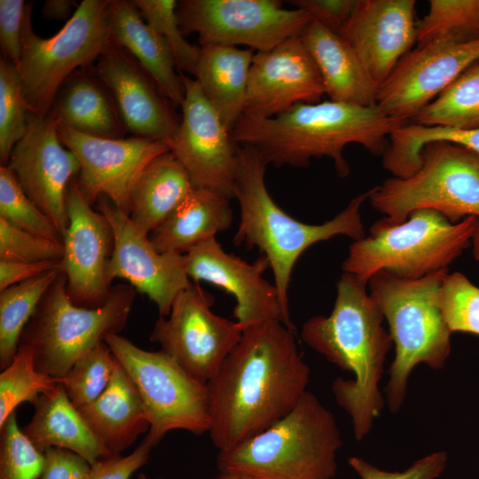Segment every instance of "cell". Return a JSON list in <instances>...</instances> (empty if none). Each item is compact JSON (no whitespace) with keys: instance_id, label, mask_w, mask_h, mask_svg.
<instances>
[{"instance_id":"74e56055","label":"cell","mask_w":479,"mask_h":479,"mask_svg":"<svg viewBox=\"0 0 479 479\" xmlns=\"http://www.w3.org/2000/svg\"><path fill=\"white\" fill-rule=\"evenodd\" d=\"M0 218L19 229L63 244L62 234L27 196L8 166L0 167Z\"/></svg>"},{"instance_id":"9c48e42d","label":"cell","mask_w":479,"mask_h":479,"mask_svg":"<svg viewBox=\"0 0 479 479\" xmlns=\"http://www.w3.org/2000/svg\"><path fill=\"white\" fill-rule=\"evenodd\" d=\"M369 191L372 206L389 224H402L421 208L436 210L452 224L479 217V154L458 144L430 142L412 176L393 177Z\"/></svg>"},{"instance_id":"db71d44e","label":"cell","mask_w":479,"mask_h":479,"mask_svg":"<svg viewBox=\"0 0 479 479\" xmlns=\"http://www.w3.org/2000/svg\"><path fill=\"white\" fill-rule=\"evenodd\" d=\"M137 479H147L146 475L143 473H140L138 475H137Z\"/></svg>"},{"instance_id":"11a10c76","label":"cell","mask_w":479,"mask_h":479,"mask_svg":"<svg viewBox=\"0 0 479 479\" xmlns=\"http://www.w3.org/2000/svg\"><path fill=\"white\" fill-rule=\"evenodd\" d=\"M478 64H479V62H478Z\"/></svg>"},{"instance_id":"6da1fadb","label":"cell","mask_w":479,"mask_h":479,"mask_svg":"<svg viewBox=\"0 0 479 479\" xmlns=\"http://www.w3.org/2000/svg\"><path fill=\"white\" fill-rule=\"evenodd\" d=\"M310 376L293 329L279 321L246 328L207 383L215 447L229 450L284 418L307 392Z\"/></svg>"},{"instance_id":"d6a6232c","label":"cell","mask_w":479,"mask_h":479,"mask_svg":"<svg viewBox=\"0 0 479 479\" xmlns=\"http://www.w3.org/2000/svg\"><path fill=\"white\" fill-rule=\"evenodd\" d=\"M60 269L0 292V367L5 369L19 348L22 332Z\"/></svg>"},{"instance_id":"b9f144b4","label":"cell","mask_w":479,"mask_h":479,"mask_svg":"<svg viewBox=\"0 0 479 479\" xmlns=\"http://www.w3.org/2000/svg\"><path fill=\"white\" fill-rule=\"evenodd\" d=\"M439 307L451 333L479 335V287L462 273L445 276L440 289Z\"/></svg>"},{"instance_id":"44dd1931","label":"cell","mask_w":479,"mask_h":479,"mask_svg":"<svg viewBox=\"0 0 479 479\" xmlns=\"http://www.w3.org/2000/svg\"><path fill=\"white\" fill-rule=\"evenodd\" d=\"M325 94L319 71L300 35L254 54L244 114L271 118L293 106L320 102Z\"/></svg>"},{"instance_id":"60d3db41","label":"cell","mask_w":479,"mask_h":479,"mask_svg":"<svg viewBox=\"0 0 479 479\" xmlns=\"http://www.w3.org/2000/svg\"><path fill=\"white\" fill-rule=\"evenodd\" d=\"M0 479H39L44 454L22 433L12 413L0 427Z\"/></svg>"},{"instance_id":"f35d334b","label":"cell","mask_w":479,"mask_h":479,"mask_svg":"<svg viewBox=\"0 0 479 479\" xmlns=\"http://www.w3.org/2000/svg\"><path fill=\"white\" fill-rule=\"evenodd\" d=\"M29 111L16 66L0 59V162L6 166L15 145L25 135Z\"/></svg>"},{"instance_id":"8992f818","label":"cell","mask_w":479,"mask_h":479,"mask_svg":"<svg viewBox=\"0 0 479 479\" xmlns=\"http://www.w3.org/2000/svg\"><path fill=\"white\" fill-rule=\"evenodd\" d=\"M448 270L418 279H401L381 271L368 281L370 294L387 320L395 345V357L385 387L389 410L398 412L408 379L419 364L444 367L451 351L449 330L439 307V294Z\"/></svg>"},{"instance_id":"d590c367","label":"cell","mask_w":479,"mask_h":479,"mask_svg":"<svg viewBox=\"0 0 479 479\" xmlns=\"http://www.w3.org/2000/svg\"><path fill=\"white\" fill-rule=\"evenodd\" d=\"M118 359L106 342L78 359L59 381L78 409L98 399L108 387Z\"/></svg>"},{"instance_id":"7dc6e473","label":"cell","mask_w":479,"mask_h":479,"mask_svg":"<svg viewBox=\"0 0 479 479\" xmlns=\"http://www.w3.org/2000/svg\"><path fill=\"white\" fill-rule=\"evenodd\" d=\"M43 454L44 464L40 479H88L90 464L78 453L51 447Z\"/></svg>"},{"instance_id":"9a60e30c","label":"cell","mask_w":479,"mask_h":479,"mask_svg":"<svg viewBox=\"0 0 479 479\" xmlns=\"http://www.w3.org/2000/svg\"><path fill=\"white\" fill-rule=\"evenodd\" d=\"M183 79L185 96L182 117L177 136L169 144L170 152L187 172L194 188L234 198L240 145L196 80L185 75Z\"/></svg>"},{"instance_id":"4fadbf2b","label":"cell","mask_w":479,"mask_h":479,"mask_svg":"<svg viewBox=\"0 0 479 479\" xmlns=\"http://www.w3.org/2000/svg\"><path fill=\"white\" fill-rule=\"evenodd\" d=\"M214 299L194 282L155 322L150 341L194 379L208 383L237 345L243 327L212 310Z\"/></svg>"},{"instance_id":"30bf717a","label":"cell","mask_w":479,"mask_h":479,"mask_svg":"<svg viewBox=\"0 0 479 479\" xmlns=\"http://www.w3.org/2000/svg\"><path fill=\"white\" fill-rule=\"evenodd\" d=\"M109 1L83 0L50 38L34 32L32 7L27 4L17 68L29 113L48 114L62 84L78 69L93 66L112 43L106 24Z\"/></svg>"},{"instance_id":"2e32d148","label":"cell","mask_w":479,"mask_h":479,"mask_svg":"<svg viewBox=\"0 0 479 479\" xmlns=\"http://www.w3.org/2000/svg\"><path fill=\"white\" fill-rule=\"evenodd\" d=\"M62 144L78 159L79 189L90 204L104 196L130 216L133 186L144 169L170 151L168 144L132 136L102 138L58 126Z\"/></svg>"},{"instance_id":"5bb4252c","label":"cell","mask_w":479,"mask_h":479,"mask_svg":"<svg viewBox=\"0 0 479 479\" xmlns=\"http://www.w3.org/2000/svg\"><path fill=\"white\" fill-rule=\"evenodd\" d=\"M479 62V38L444 36L418 44L379 86L377 106L406 121L436 99L467 68Z\"/></svg>"},{"instance_id":"ab89813d","label":"cell","mask_w":479,"mask_h":479,"mask_svg":"<svg viewBox=\"0 0 479 479\" xmlns=\"http://www.w3.org/2000/svg\"><path fill=\"white\" fill-rule=\"evenodd\" d=\"M143 20L158 34L171 50L177 68L193 75L200 46L187 42L181 30L176 0H132Z\"/></svg>"},{"instance_id":"c3c4849f","label":"cell","mask_w":479,"mask_h":479,"mask_svg":"<svg viewBox=\"0 0 479 479\" xmlns=\"http://www.w3.org/2000/svg\"><path fill=\"white\" fill-rule=\"evenodd\" d=\"M289 3L339 34L349 19L357 0H293Z\"/></svg>"},{"instance_id":"f1b7e54d","label":"cell","mask_w":479,"mask_h":479,"mask_svg":"<svg viewBox=\"0 0 479 479\" xmlns=\"http://www.w3.org/2000/svg\"><path fill=\"white\" fill-rule=\"evenodd\" d=\"M254 54L251 49L236 46L200 45L193 75L230 132L244 114Z\"/></svg>"},{"instance_id":"277c9868","label":"cell","mask_w":479,"mask_h":479,"mask_svg":"<svg viewBox=\"0 0 479 479\" xmlns=\"http://www.w3.org/2000/svg\"><path fill=\"white\" fill-rule=\"evenodd\" d=\"M239 158L234 198L240 205V220L233 242L237 247H257L263 253L272 271L283 309L290 317L288 287L298 258L313 244L336 235L354 240L365 238L360 208L370 191L353 198L331 220L309 224L287 215L272 200L264 182L268 164L254 147L240 145Z\"/></svg>"},{"instance_id":"d4e9b609","label":"cell","mask_w":479,"mask_h":479,"mask_svg":"<svg viewBox=\"0 0 479 479\" xmlns=\"http://www.w3.org/2000/svg\"><path fill=\"white\" fill-rule=\"evenodd\" d=\"M300 36L317 65L325 94L330 100L360 106H377L379 85L338 33L312 20Z\"/></svg>"},{"instance_id":"4316f807","label":"cell","mask_w":479,"mask_h":479,"mask_svg":"<svg viewBox=\"0 0 479 479\" xmlns=\"http://www.w3.org/2000/svg\"><path fill=\"white\" fill-rule=\"evenodd\" d=\"M78 411L111 455H121L150 428L137 389L119 361L103 394Z\"/></svg>"},{"instance_id":"ac0fdd59","label":"cell","mask_w":479,"mask_h":479,"mask_svg":"<svg viewBox=\"0 0 479 479\" xmlns=\"http://www.w3.org/2000/svg\"><path fill=\"white\" fill-rule=\"evenodd\" d=\"M6 166L64 238L69 223L67 192L79 174L80 163L62 144L58 125L49 114H29L27 130L13 147Z\"/></svg>"},{"instance_id":"e0dca14e","label":"cell","mask_w":479,"mask_h":479,"mask_svg":"<svg viewBox=\"0 0 479 479\" xmlns=\"http://www.w3.org/2000/svg\"><path fill=\"white\" fill-rule=\"evenodd\" d=\"M97 210L106 217L114 233L108 281L111 284L116 278L127 280L155 303L160 317H168L176 298L192 284L185 255L159 252L149 235L106 197L97 200Z\"/></svg>"},{"instance_id":"ffe728a7","label":"cell","mask_w":479,"mask_h":479,"mask_svg":"<svg viewBox=\"0 0 479 479\" xmlns=\"http://www.w3.org/2000/svg\"><path fill=\"white\" fill-rule=\"evenodd\" d=\"M185 255L191 280L217 286L234 296L233 316L245 330L270 321H279L294 330L275 285L263 276L269 267L261 255L254 263L225 252L216 238L204 241Z\"/></svg>"},{"instance_id":"f5cc1de1","label":"cell","mask_w":479,"mask_h":479,"mask_svg":"<svg viewBox=\"0 0 479 479\" xmlns=\"http://www.w3.org/2000/svg\"><path fill=\"white\" fill-rule=\"evenodd\" d=\"M217 479H244V478L238 475H234L218 473Z\"/></svg>"},{"instance_id":"816d5d0a","label":"cell","mask_w":479,"mask_h":479,"mask_svg":"<svg viewBox=\"0 0 479 479\" xmlns=\"http://www.w3.org/2000/svg\"><path fill=\"white\" fill-rule=\"evenodd\" d=\"M472 240H473V253H474V256L479 260V218H478V221H477V224H476V227H475V230L474 232V234H473V237H472Z\"/></svg>"},{"instance_id":"ee69618b","label":"cell","mask_w":479,"mask_h":479,"mask_svg":"<svg viewBox=\"0 0 479 479\" xmlns=\"http://www.w3.org/2000/svg\"><path fill=\"white\" fill-rule=\"evenodd\" d=\"M446 461L447 454L436 452L416 460L404 472H388L358 457L348 460L361 479H435L444 470Z\"/></svg>"},{"instance_id":"4dcf8cb0","label":"cell","mask_w":479,"mask_h":479,"mask_svg":"<svg viewBox=\"0 0 479 479\" xmlns=\"http://www.w3.org/2000/svg\"><path fill=\"white\" fill-rule=\"evenodd\" d=\"M193 188L187 172L171 152L161 154L144 169L133 186L130 217L149 235Z\"/></svg>"},{"instance_id":"8fae6325","label":"cell","mask_w":479,"mask_h":479,"mask_svg":"<svg viewBox=\"0 0 479 479\" xmlns=\"http://www.w3.org/2000/svg\"><path fill=\"white\" fill-rule=\"evenodd\" d=\"M105 342L137 389L150 422L145 437L154 446L171 430L208 432L207 383L192 377L162 350L142 349L119 334H109Z\"/></svg>"},{"instance_id":"8d00e7d4","label":"cell","mask_w":479,"mask_h":479,"mask_svg":"<svg viewBox=\"0 0 479 479\" xmlns=\"http://www.w3.org/2000/svg\"><path fill=\"white\" fill-rule=\"evenodd\" d=\"M452 36L479 38V0H430L428 12L417 22V43Z\"/></svg>"},{"instance_id":"ba28073f","label":"cell","mask_w":479,"mask_h":479,"mask_svg":"<svg viewBox=\"0 0 479 479\" xmlns=\"http://www.w3.org/2000/svg\"><path fill=\"white\" fill-rule=\"evenodd\" d=\"M136 294L131 286L117 284L102 306L80 307L69 299L60 271L24 328L19 348L31 350L39 372L61 379L106 336L123 329Z\"/></svg>"},{"instance_id":"f546056e","label":"cell","mask_w":479,"mask_h":479,"mask_svg":"<svg viewBox=\"0 0 479 479\" xmlns=\"http://www.w3.org/2000/svg\"><path fill=\"white\" fill-rule=\"evenodd\" d=\"M230 200L217 192L193 188L149 234L152 244L161 253L185 255L193 247L216 238L232 224Z\"/></svg>"},{"instance_id":"603a6c76","label":"cell","mask_w":479,"mask_h":479,"mask_svg":"<svg viewBox=\"0 0 479 479\" xmlns=\"http://www.w3.org/2000/svg\"><path fill=\"white\" fill-rule=\"evenodd\" d=\"M414 0H357L339 35L380 86L417 40Z\"/></svg>"},{"instance_id":"7bdbcfd3","label":"cell","mask_w":479,"mask_h":479,"mask_svg":"<svg viewBox=\"0 0 479 479\" xmlns=\"http://www.w3.org/2000/svg\"><path fill=\"white\" fill-rule=\"evenodd\" d=\"M63 244L19 229L0 218V261L61 262Z\"/></svg>"},{"instance_id":"7402d4cb","label":"cell","mask_w":479,"mask_h":479,"mask_svg":"<svg viewBox=\"0 0 479 479\" xmlns=\"http://www.w3.org/2000/svg\"><path fill=\"white\" fill-rule=\"evenodd\" d=\"M92 67L109 89L127 132L169 146L180 121L171 102L145 68L126 50L114 43Z\"/></svg>"},{"instance_id":"f907efd6","label":"cell","mask_w":479,"mask_h":479,"mask_svg":"<svg viewBox=\"0 0 479 479\" xmlns=\"http://www.w3.org/2000/svg\"><path fill=\"white\" fill-rule=\"evenodd\" d=\"M75 5V1L73 0H47L42 12L48 20H63L69 15Z\"/></svg>"},{"instance_id":"f6af8a7d","label":"cell","mask_w":479,"mask_h":479,"mask_svg":"<svg viewBox=\"0 0 479 479\" xmlns=\"http://www.w3.org/2000/svg\"><path fill=\"white\" fill-rule=\"evenodd\" d=\"M27 4L23 0H0V48L2 59L17 67L23 44L22 35Z\"/></svg>"},{"instance_id":"d6986e66","label":"cell","mask_w":479,"mask_h":479,"mask_svg":"<svg viewBox=\"0 0 479 479\" xmlns=\"http://www.w3.org/2000/svg\"><path fill=\"white\" fill-rule=\"evenodd\" d=\"M66 204L69 223L60 264L66 291L74 304L98 308L112 292L106 271L114 248L113 230L106 217L85 200L76 177L69 184Z\"/></svg>"},{"instance_id":"83f0119b","label":"cell","mask_w":479,"mask_h":479,"mask_svg":"<svg viewBox=\"0 0 479 479\" xmlns=\"http://www.w3.org/2000/svg\"><path fill=\"white\" fill-rule=\"evenodd\" d=\"M33 404L32 419L21 431L42 452L51 447L67 449L90 465L112 456L73 404L62 383L42 394Z\"/></svg>"},{"instance_id":"bcb514c9","label":"cell","mask_w":479,"mask_h":479,"mask_svg":"<svg viewBox=\"0 0 479 479\" xmlns=\"http://www.w3.org/2000/svg\"><path fill=\"white\" fill-rule=\"evenodd\" d=\"M154 447L146 437L129 455L104 457L90 465L88 479H130L134 472L144 466Z\"/></svg>"},{"instance_id":"1f68e13d","label":"cell","mask_w":479,"mask_h":479,"mask_svg":"<svg viewBox=\"0 0 479 479\" xmlns=\"http://www.w3.org/2000/svg\"><path fill=\"white\" fill-rule=\"evenodd\" d=\"M447 141L479 154V128L462 130L444 126L406 123L395 130L382 155L383 168L395 177L406 178L420 167V152L430 142Z\"/></svg>"},{"instance_id":"7a4b0ae2","label":"cell","mask_w":479,"mask_h":479,"mask_svg":"<svg viewBox=\"0 0 479 479\" xmlns=\"http://www.w3.org/2000/svg\"><path fill=\"white\" fill-rule=\"evenodd\" d=\"M366 285L344 272L337 283L331 313L309 318L301 331L308 346L354 375L352 380L335 379L332 390L337 404L350 417L357 440L369 434L383 408L379 384L393 344L382 326V311L367 294Z\"/></svg>"},{"instance_id":"681fc988","label":"cell","mask_w":479,"mask_h":479,"mask_svg":"<svg viewBox=\"0 0 479 479\" xmlns=\"http://www.w3.org/2000/svg\"><path fill=\"white\" fill-rule=\"evenodd\" d=\"M60 264L61 262L54 261L38 263L0 261V292L46 272L60 269Z\"/></svg>"},{"instance_id":"3957f363","label":"cell","mask_w":479,"mask_h":479,"mask_svg":"<svg viewBox=\"0 0 479 479\" xmlns=\"http://www.w3.org/2000/svg\"><path fill=\"white\" fill-rule=\"evenodd\" d=\"M406 121L384 114L378 106H360L326 100L298 104L271 118L243 114L231 132L239 145L254 147L267 164L306 167L311 158L333 159L340 177L349 166L343 157L351 143L383 155L390 135Z\"/></svg>"},{"instance_id":"484cf974","label":"cell","mask_w":479,"mask_h":479,"mask_svg":"<svg viewBox=\"0 0 479 479\" xmlns=\"http://www.w3.org/2000/svg\"><path fill=\"white\" fill-rule=\"evenodd\" d=\"M48 114L58 126L102 138H122L127 130L115 101L92 66L75 71L59 88Z\"/></svg>"},{"instance_id":"e575fe53","label":"cell","mask_w":479,"mask_h":479,"mask_svg":"<svg viewBox=\"0 0 479 479\" xmlns=\"http://www.w3.org/2000/svg\"><path fill=\"white\" fill-rule=\"evenodd\" d=\"M58 383V379L36 369L30 349L19 348L11 364L0 374V427L20 404H34Z\"/></svg>"},{"instance_id":"52a82bcc","label":"cell","mask_w":479,"mask_h":479,"mask_svg":"<svg viewBox=\"0 0 479 479\" xmlns=\"http://www.w3.org/2000/svg\"><path fill=\"white\" fill-rule=\"evenodd\" d=\"M477 221L470 216L452 224L429 208L414 210L398 224L378 220L368 237L350 245L342 270L365 284L381 271L401 279L423 278L446 269L461 255L470 244Z\"/></svg>"},{"instance_id":"836d02e7","label":"cell","mask_w":479,"mask_h":479,"mask_svg":"<svg viewBox=\"0 0 479 479\" xmlns=\"http://www.w3.org/2000/svg\"><path fill=\"white\" fill-rule=\"evenodd\" d=\"M414 120L415 123L424 126L479 128V64L461 74Z\"/></svg>"},{"instance_id":"cb8c5ba5","label":"cell","mask_w":479,"mask_h":479,"mask_svg":"<svg viewBox=\"0 0 479 479\" xmlns=\"http://www.w3.org/2000/svg\"><path fill=\"white\" fill-rule=\"evenodd\" d=\"M106 24L111 43L126 50L153 77L165 97L181 106L185 85L171 50L142 18L131 0H110Z\"/></svg>"},{"instance_id":"5b68a950","label":"cell","mask_w":479,"mask_h":479,"mask_svg":"<svg viewBox=\"0 0 479 479\" xmlns=\"http://www.w3.org/2000/svg\"><path fill=\"white\" fill-rule=\"evenodd\" d=\"M341 432L334 414L307 391L284 418L226 451L218 473L244 479H333Z\"/></svg>"},{"instance_id":"7c38bea8","label":"cell","mask_w":479,"mask_h":479,"mask_svg":"<svg viewBox=\"0 0 479 479\" xmlns=\"http://www.w3.org/2000/svg\"><path fill=\"white\" fill-rule=\"evenodd\" d=\"M177 12L183 34L197 33L200 45H246L257 51L301 35L313 20L278 0H181Z\"/></svg>"}]
</instances>
